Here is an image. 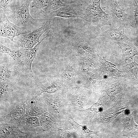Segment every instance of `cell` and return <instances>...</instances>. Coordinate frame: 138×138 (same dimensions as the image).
<instances>
[{"label":"cell","instance_id":"cell-27","mask_svg":"<svg viewBox=\"0 0 138 138\" xmlns=\"http://www.w3.org/2000/svg\"><path fill=\"white\" fill-rule=\"evenodd\" d=\"M91 0L92 1H93V0Z\"/></svg>","mask_w":138,"mask_h":138},{"label":"cell","instance_id":"cell-21","mask_svg":"<svg viewBox=\"0 0 138 138\" xmlns=\"http://www.w3.org/2000/svg\"><path fill=\"white\" fill-rule=\"evenodd\" d=\"M65 5L66 4L60 0H49L48 6L42 14L44 16L48 15Z\"/></svg>","mask_w":138,"mask_h":138},{"label":"cell","instance_id":"cell-23","mask_svg":"<svg viewBox=\"0 0 138 138\" xmlns=\"http://www.w3.org/2000/svg\"><path fill=\"white\" fill-rule=\"evenodd\" d=\"M102 106L100 100H99L97 103L87 110L92 118L95 115L100 111V108Z\"/></svg>","mask_w":138,"mask_h":138},{"label":"cell","instance_id":"cell-19","mask_svg":"<svg viewBox=\"0 0 138 138\" xmlns=\"http://www.w3.org/2000/svg\"><path fill=\"white\" fill-rule=\"evenodd\" d=\"M0 52L7 54L13 59L20 62L23 54L24 49H21L18 50H13L0 43Z\"/></svg>","mask_w":138,"mask_h":138},{"label":"cell","instance_id":"cell-10","mask_svg":"<svg viewBox=\"0 0 138 138\" xmlns=\"http://www.w3.org/2000/svg\"><path fill=\"white\" fill-rule=\"evenodd\" d=\"M25 101V113L28 115L39 116L48 111L46 107L41 100L39 96H29Z\"/></svg>","mask_w":138,"mask_h":138},{"label":"cell","instance_id":"cell-22","mask_svg":"<svg viewBox=\"0 0 138 138\" xmlns=\"http://www.w3.org/2000/svg\"><path fill=\"white\" fill-rule=\"evenodd\" d=\"M31 8L36 7L41 10L42 14L47 8L49 0H32Z\"/></svg>","mask_w":138,"mask_h":138},{"label":"cell","instance_id":"cell-20","mask_svg":"<svg viewBox=\"0 0 138 138\" xmlns=\"http://www.w3.org/2000/svg\"><path fill=\"white\" fill-rule=\"evenodd\" d=\"M71 124L77 132L83 136L90 137L91 134H97L98 132L92 131L88 129L86 126L80 125L77 123L72 118L70 119Z\"/></svg>","mask_w":138,"mask_h":138},{"label":"cell","instance_id":"cell-16","mask_svg":"<svg viewBox=\"0 0 138 138\" xmlns=\"http://www.w3.org/2000/svg\"><path fill=\"white\" fill-rule=\"evenodd\" d=\"M39 117L41 125L45 130L56 131L55 129L58 128L54 117L47 111Z\"/></svg>","mask_w":138,"mask_h":138},{"label":"cell","instance_id":"cell-17","mask_svg":"<svg viewBox=\"0 0 138 138\" xmlns=\"http://www.w3.org/2000/svg\"><path fill=\"white\" fill-rule=\"evenodd\" d=\"M14 86L13 82L0 81V105L9 100L13 91Z\"/></svg>","mask_w":138,"mask_h":138},{"label":"cell","instance_id":"cell-8","mask_svg":"<svg viewBox=\"0 0 138 138\" xmlns=\"http://www.w3.org/2000/svg\"><path fill=\"white\" fill-rule=\"evenodd\" d=\"M36 134L23 132L14 124L0 123V138H31Z\"/></svg>","mask_w":138,"mask_h":138},{"label":"cell","instance_id":"cell-26","mask_svg":"<svg viewBox=\"0 0 138 138\" xmlns=\"http://www.w3.org/2000/svg\"><path fill=\"white\" fill-rule=\"evenodd\" d=\"M63 3L67 4H80V0H61Z\"/></svg>","mask_w":138,"mask_h":138},{"label":"cell","instance_id":"cell-12","mask_svg":"<svg viewBox=\"0 0 138 138\" xmlns=\"http://www.w3.org/2000/svg\"><path fill=\"white\" fill-rule=\"evenodd\" d=\"M24 132L36 133L35 128L41 126L39 116H31L25 113L16 124Z\"/></svg>","mask_w":138,"mask_h":138},{"label":"cell","instance_id":"cell-18","mask_svg":"<svg viewBox=\"0 0 138 138\" xmlns=\"http://www.w3.org/2000/svg\"><path fill=\"white\" fill-rule=\"evenodd\" d=\"M124 67L127 72L128 79H131L138 86V79L137 78L138 64L133 61L131 63L124 66Z\"/></svg>","mask_w":138,"mask_h":138},{"label":"cell","instance_id":"cell-9","mask_svg":"<svg viewBox=\"0 0 138 138\" xmlns=\"http://www.w3.org/2000/svg\"><path fill=\"white\" fill-rule=\"evenodd\" d=\"M26 108L25 101L17 103L12 110L8 114L0 116V123H13L16 125L25 113Z\"/></svg>","mask_w":138,"mask_h":138},{"label":"cell","instance_id":"cell-2","mask_svg":"<svg viewBox=\"0 0 138 138\" xmlns=\"http://www.w3.org/2000/svg\"><path fill=\"white\" fill-rule=\"evenodd\" d=\"M32 0H26L22 5L15 10L11 15L10 19L16 25L25 27L31 32V29L37 27L41 19L33 18L31 15L29 7Z\"/></svg>","mask_w":138,"mask_h":138},{"label":"cell","instance_id":"cell-5","mask_svg":"<svg viewBox=\"0 0 138 138\" xmlns=\"http://www.w3.org/2000/svg\"><path fill=\"white\" fill-rule=\"evenodd\" d=\"M4 11L0 9V36L8 38L15 42L14 38L31 32L25 27L17 26L10 21Z\"/></svg>","mask_w":138,"mask_h":138},{"label":"cell","instance_id":"cell-4","mask_svg":"<svg viewBox=\"0 0 138 138\" xmlns=\"http://www.w3.org/2000/svg\"><path fill=\"white\" fill-rule=\"evenodd\" d=\"M54 23L53 18H48L44 24L39 28L22 35L19 42L21 49L25 50L33 48L39 42V39L43 34L51 29Z\"/></svg>","mask_w":138,"mask_h":138},{"label":"cell","instance_id":"cell-7","mask_svg":"<svg viewBox=\"0 0 138 138\" xmlns=\"http://www.w3.org/2000/svg\"><path fill=\"white\" fill-rule=\"evenodd\" d=\"M101 29L102 32L100 36L106 37L116 42L122 41L126 43L132 41L130 31L125 25H120L118 28L111 27L106 30Z\"/></svg>","mask_w":138,"mask_h":138},{"label":"cell","instance_id":"cell-14","mask_svg":"<svg viewBox=\"0 0 138 138\" xmlns=\"http://www.w3.org/2000/svg\"><path fill=\"white\" fill-rule=\"evenodd\" d=\"M0 69V81L13 82L19 73L16 66H13L6 63H1Z\"/></svg>","mask_w":138,"mask_h":138},{"label":"cell","instance_id":"cell-25","mask_svg":"<svg viewBox=\"0 0 138 138\" xmlns=\"http://www.w3.org/2000/svg\"><path fill=\"white\" fill-rule=\"evenodd\" d=\"M10 0H1L0 2V9L5 10L8 5Z\"/></svg>","mask_w":138,"mask_h":138},{"label":"cell","instance_id":"cell-3","mask_svg":"<svg viewBox=\"0 0 138 138\" xmlns=\"http://www.w3.org/2000/svg\"><path fill=\"white\" fill-rule=\"evenodd\" d=\"M53 36L52 30H49L45 36L34 48L31 49H24L23 54L21 60L18 65L16 66L19 72H21L28 76H33L31 65L37 55L40 44L45 38Z\"/></svg>","mask_w":138,"mask_h":138},{"label":"cell","instance_id":"cell-1","mask_svg":"<svg viewBox=\"0 0 138 138\" xmlns=\"http://www.w3.org/2000/svg\"><path fill=\"white\" fill-rule=\"evenodd\" d=\"M100 0L89 5L85 9L87 18L86 22L100 28L104 26H112L115 23L113 18L106 13L101 8Z\"/></svg>","mask_w":138,"mask_h":138},{"label":"cell","instance_id":"cell-15","mask_svg":"<svg viewBox=\"0 0 138 138\" xmlns=\"http://www.w3.org/2000/svg\"><path fill=\"white\" fill-rule=\"evenodd\" d=\"M116 43L119 46L122 53V59L124 62L129 59L133 61V58L138 55V49L134 45L131 41L124 43L123 42L117 41Z\"/></svg>","mask_w":138,"mask_h":138},{"label":"cell","instance_id":"cell-13","mask_svg":"<svg viewBox=\"0 0 138 138\" xmlns=\"http://www.w3.org/2000/svg\"><path fill=\"white\" fill-rule=\"evenodd\" d=\"M101 68L103 74L108 77L115 76L126 77L128 78L127 72L119 70L116 65L107 61L105 58L101 59Z\"/></svg>","mask_w":138,"mask_h":138},{"label":"cell","instance_id":"cell-6","mask_svg":"<svg viewBox=\"0 0 138 138\" xmlns=\"http://www.w3.org/2000/svg\"><path fill=\"white\" fill-rule=\"evenodd\" d=\"M48 15V18L56 17L64 18H79L85 21L87 18L85 9L82 8L80 4H66L64 6L52 12Z\"/></svg>","mask_w":138,"mask_h":138},{"label":"cell","instance_id":"cell-24","mask_svg":"<svg viewBox=\"0 0 138 138\" xmlns=\"http://www.w3.org/2000/svg\"><path fill=\"white\" fill-rule=\"evenodd\" d=\"M135 4L134 5L135 11V17L136 22L134 25L131 26L137 32H138V5L136 2L135 0H134Z\"/></svg>","mask_w":138,"mask_h":138},{"label":"cell","instance_id":"cell-11","mask_svg":"<svg viewBox=\"0 0 138 138\" xmlns=\"http://www.w3.org/2000/svg\"><path fill=\"white\" fill-rule=\"evenodd\" d=\"M110 1L111 11L115 22L118 26L126 25L129 23V16L125 13V9L121 8L117 0H110Z\"/></svg>","mask_w":138,"mask_h":138}]
</instances>
